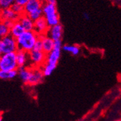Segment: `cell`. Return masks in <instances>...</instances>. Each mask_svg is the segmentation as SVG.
<instances>
[{"label": "cell", "mask_w": 121, "mask_h": 121, "mask_svg": "<svg viewBox=\"0 0 121 121\" xmlns=\"http://www.w3.org/2000/svg\"><path fill=\"white\" fill-rule=\"evenodd\" d=\"M39 39V35L33 31H25L23 34L17 38L18 49L26 52H30L34 48L36 41Z\"/></svg>", "instance_id": "cell-1"}, {"label": "cell", "mask_w": 121, "mask_h": 121, "mask_svg": "<svg viewBox=\"0 0 121 121\" xmlns=\"http://www.w3.org/2000/svg\"><path fill=\"white\" fill-rule=\"evenodd\" d=\"M42 11L43 17L46 19L47 23L49 27L56 26L60 23V17L56 5L45 2L43 3L42 7Z\"/></svg>", "instance_id": "cell-2"}, {"label": "cell", "mask_w": 121, "mask_h": 121, "mask_svg": "<svg viewBox=\"0 0 121 121\" xmlns=\"http://www.w3.org/2000/svg\"><path fill=\"white\" fill-rule=\"evenodd\" d=\"M0 60H1V65H0L1 70L11 71L19 68L17 62L16 52L3 54L0 57Z\"/></svg>", "instance_id": "cell-3"}, {"label": "cell", "mask_w": 121, "mask_h": 121, "mask_svg": "<svg viewBox=\"0 0 121 121\" xmlns=\"http://www.w3.org/2000/svg\"><path fill=\"white\" fill-rule=\"evenodd\" d=\"M29 62L33 68H40L46 63L47 54L43 51L33 49L28 52Z\"/></svg>", "instance_id": "cell-4"}, {"label": "cell", "mask_w": 121, "mask_h": 121, "mask_svg": "<svg viewBox=\"0 0 121 121\" xmlns=\"http://www.w3.org/2000/svg\"><path fill=\"white\" fill-rule=\"evenodd\" d=\"M62 41H54V47L53 50L48 54H47L46 63L51 64L53 65H57V63L60 59L61 53L62 50Z\"/></svg>", "instance_id": "cell-5"}, {"label": "cell", "mask_w": 121, "mask_h": 121, "mask_svg": "<svg viewBox=\"0 0 121 121\" xmlns=\"http://www.w3.org/2000/svg\"><path fill=\"white\" fill-rule=\"evenodd\" d=\"M2 49L3 54L16 52L18 50L17 39L10 34L4 37L1 40Z\"/></svg>", "instance_id": "cell-6"}, {"label": "cell", "mask_w": 121, "mask_h": 121, "mask_svg": "<svg viewBox=\"0 0 121 121\" xmlns=\"http://www.w3.org/2000/svg\"><path fill=\"white\" fill-rule=\"evenodd\" d=\"M43 78L44 75L40 68H32L30 77L28 84L30 86L38 85L43 81Z\"/></svg>", "instance_id": "cell-7"}, {"label": "cell", "mask_w": 121, "mask_h": 121, "mask_svg": "<svg viewBox=\"0 0 121 121\" xmlns=\"http://www.w3.org/2000/svg\"><path fill=\"white\" fill-rule=\"evenodd\" d=\"M63 35V27L59 23L56 26L49 27L47 36L51 38L54 41H61Z\"/></svg>", "instance_id": "cell-8"}, {"label": "cell", "mask_w": 121, "mask_h": 121, "mask_svg": "<svg viewBox=\"0 0 121 121\" xmlns=\"http://www.w3.org/2000/svg\"><path fill=\"white\" fill-rule=\"evenodd\" d=\"M49 28V26L47 23L46 19L43 17H41L40 19L34 22V31L39 36L47 35Z\"/></svg>", "instance_id": "cell-9"}, {"label": "cell", "mask_w": 121, "mask_h": 121, "mask_svg": "<svg viewBox=\"0 0 121 121\" xmlns=\"http://www.w3.org/2000/svg\"><path fill=\"white\" fill-rule=\"evenodd\" d=\"M43 5V2L41 0H30L27 4L24 7L25 14L29 15L33 12L42 9Z\"/></svg>", "instance_id": "cell-10"}, {"label": "cell", "mask_w": 121, "mask_h": 121, "mask_svg": "<svg viewBox=\"0 0 121 121\" xmlns=\"http://www.w3.org/2000/svg\"><path fill=\"white\" fill-rule=\"evenodd\" d=\"M18 21L23 26L25 31L34 30V21L32 20L27 14H23L20 16Z\"/></svg>", "instance_id": "cell-11"}, {"label": "cell", "mask_w": 121, "mask_h": 121, "mask_svg": "<svg viewBox=\"0 0 121 121\" xmlns=\"http://www.w3.org/2000/svg\"><path fill=\"white\" fill-rule=\"evenodd\" d=\"M20 16L15 14L11 8L1 9L0 11V20H11V21H17Z\"/></svg>", "instance_id": "cell-12"}, {"label": "cell", "mask_w": 121, "mask_h": 121, "mask_svg": "<svg viewBox=\"0 0 121 121\" xmlns=\"http://www.w3.org/2000/svg\"><path fill=\"white\" fill-rule=\"evenodd\" d=\"M39 38L41 39V40L42 41L43 52H44L46 54H49L54 49V41L47 35L39 36Z\"/></svg>", "instance_id": "cell-13"}, {"label": "cell", "mask_w": 121, "mask_h": 121, "mask_svg": "<svg viewBox=\"0 0 121 121\" xmlns=\"http://www.w3.org/2000/svg\"><path fill=\"white\" fill-rule=\"evenodd\" d=\"M16 58L19 68L26 67L28 62H29L28 52L18 49L16 52Z\"/></svg>", "instance_id": "cell-14"}, {"label": "cell", "mask_w": 121, "mask_h": 121, "mask_svg": "<svg viewBox=\"0 0 121 121\" xmlns=\"http://www.w3.org/2000/svg\"><path fill=\"white\" fill-rule=\"evenodd\" d=\"M18 77L20 81L25 84H28L30 74H31V68L28 67H23L18 68Z\"/></svg>", "instance_id": "cell-15"}, {"label": "cell", "mask_w": 121, "mask_h": 121, "mask_svg": "<svg viewBox=\"0 0 121 121\" xmlns=\"http://www.w3.org/2000/svg\"><path fill=\"white\" fill-rule=\"evenodd\" d=\"M24 32H25V30L23 29V26H22L20 22L17 20V21H15L13 23V26L10 28L9 34L12 36H13L14 38L17 39L23 34Z\"/></svg>", "instance_id": "cell-16"}, {"label": "cell", "mask_w": 121, "mask_h": 121, "mask_svg": "<svg viewBox=\"0 0 121 121\" xmlns=\"http://www.w3.org/2000/svg\"><path fill=\"white\" fill-rule=\"evenodd\" d=\"M18 70V69H17ZM14 70L11 71H4L0 70V79L12 80L18 76V70Z\"/></svg>", "instance_id": "cell-17"}, {"label": "cell", "mask_w": 121, "mask_h": 121, "mask_svg": "<svg viewBox=\"0 0 121 121\" xmlns=\"http://www.w3.org/2000/svg\"><path fill=\"white\" fill-rule=\"evenodd\" d=\"M62 50L65 52H68L73 56H78L81 52V49L77 45L65 44L62 46Z\"/></svg>", "instance_id": "cell-18"}, {"label": "cell", "mask_w": 121, "mask_h": 121, "mask_svg": "<svg viewBox=\"0 0 121 121\" xmlns=\"http://www.w3.org/2000/svg\"><path fill=\"white\" fill-rule=\"evenodd\" d=\"M56 68H57V65H53L51 64L45 63L42 66V68L41 69L42 70V73L43 75H44V77H49L53 73L54 70H55Z\"/></svg>", "instance_id": "cell-19"}, {"label": "cell", "mask_w": 121, "mask_h": 121, "mask_svg": "<svg viewBox=\"0 0 121 121\" xmlns=\"http://www.w3.org/2000/svg\"><path fill=\"white\" fill-rule=\"evenodd\" d=\"M10 28H8L4 23L3 21L0 20V40L4 37L9 35Z\"/></svg>", "instance_id": "cell-20"}, {"label": "cell", "mask_w": 121, "mask_h": 121, "mask_svg": "<svg viewBox=\"0 0 121 121\" xmlns=\"http://www.w3.org/2000/svg\"><path fill=\"white\" fill-rule=\"evenodd\" d=\"M15 0H0V9H4L11 8L14 4Z\"/></svg>", "instance_id": "cell-21"}, {"label": "cell", "mask_w": 121, "mask_h": 121, "mask_svg": "<svg viewBox=\"0 0 121 121\" xmlns=\"http://www.w3.org/2000/svg\"><path fill=\"white\" fill-rule=\"evenodd\" d=\"M11 9L13 10V12L18 15L19 16L25 14V10H24V7L23 6H20L19 4H14L12 7H11Z\"/></svg>", "instance_id": "cell-22"}, {"label": "cell", "mask_w": 121, "mask_h": 121, "mask_svg": "<svg viewBox=\"0 0 121 121\" xmlns=\"http://www.w3.org/2000/svg\"><path fill=\"white\" fill-rule=\"evenodd\" d=\"M28 16L30 17V19L32 20H34V22L36 21L37 20L40 19L41 17H43V11L42 9H40L37 11H35V12H33L30 14L28 15Z\"/></svg>", "instance_id": "cell-23"}, {"label": "cell", "mask_w": 121, "mask_h": 121, "mask_svg": "<svg viewBox=\"0 0 121 121\" xmlns=\"http://www.w3.org/2000/svg\"><path fill=\"white\" fill-rule=\"evenodd\" d=\"M34 49L35 50H38V51H43V47H42V41L41 40V39L39 38L38 39V41H36V44L34 46Z\"/></svg>", "instance_id": "cell-24"}, {"label": "cell", "mask_w": 121, "mask_h": 121, "mask_svg": "<svg viewBox=\"0 0 121 121\" xmlns=\"http://www.w3.org/2000/svg\"><path fill=\"white\" fill-rule=\"evenodd\" d=\"M29 1H30V0H15V3L17 4H19L20 6L25 7Z\"/></svg>", "instance_id": "cell-25"}, {"label": "cell", "mask_w": 121, "mask_h": 121, "mask_svg": "<svg viewBox=\"0 0 121 121\" xmlns=\"http://www.w3.org/2000/svg\"><path fill=\"white\" fill-rule=\"evenodd\" d=\"M3 23L8 27V28H11L13 26V23H15V22H13V21H11V20H3Z\"/></svg>", "instance_id": "cell-26"}, {"label": "cell", "mask_w": 121, "mask_h": 121, "mask_svg": "<svg viewBox=\"0 0 121 121\" xmlns=\"http://www.w3.org/2000/svg\"><path fill=\"white\" fill-rule=\"evenodd\" d=\"M47 3L51 4H54V5H56L57 4V0H48Z\"/></svg>", "instance_id": "cell-27"}, {"label": "cell", "mask_w": 121, "mask_h": 121, "mask_svg": "<svg viewBox=\"0 0 121 121\" xmlns=\"http://www.w3.org/2000/svg\"><path fill=\"white\" fill-rule=\"evenodd\" d=\"M83 17L86 19V20H89V14H88L87 13H83Z\"/></svg>", "instance_id": "cell-28"}, {"label": "cell", "mask_w": 121, "mask_h": 121, "mask_svg": "<svg viewBox=\"0 0 121 121\" xmlns=\"http://www.w3.org/2000/svg\"><path fill=\"white\" fill-rule=\"evenodd\" d=\"M2 54H3V52H2V43H1V41H0V57H2Z\"/></svg>", "instance_id": "cell-29"}, {"label": "cell", "mask_w": 121, "mask_h": 121, "mask_svg": "<svg viewBox=\"0 0 121 121\" xmlns=\"http://www.w3.org/2000/svg\"><path fill=\"white\" fill-rule=\"evenodd\" d=\"M41 1L43 2H48V0H41Z\"/></svg>", "instance_id": "cell-30"}, {"label": "cell", "mask_w": 121, "mask_h": 121, "mask_svg": "<svg viewBox=\"0 0 121 121\" xmlns=\"http://www.w3.org/2000/svg\"><path fill=\"white\" fill-rule=\"evenodd\" d=\"M0 121H2V117L0 116Z\"/></svg>", "instance_id": "cell-31"}, {"label": "cell", "mask_w": 121, "mask_h": 121, "mask_svg": "<svg viewBox=\"0 0 121 121\" xmlns=\"http://www.w3.org/2000/svg\"><path fill=\"white\" fill-rule=\"evenodd\" d=\"M119 80H120V81L121 82V75H120V77H119Z\"/></svg>", "instance_id": "cell-32"}, {"label": "cell", "mask_w": 121, "mask_h": 121, "mask_svg": "<svg viewBox=\"0 0 121 121\" xmlns=\"http://www.w3.org/2000/svg\"><path fill=\"white\" fill-rule=\"evenodd\" d=\"M0 116H2V112L0 111Z\"/></svg>", "instance_id": "cell-33"}, {"label": "cell", "mask_w": 121, "mask_h": 121, "mask_svg": "<svg viewBox=\"0 0 121 121\" xmlns=\"http://www.w3.org/2000/svg\"><path fill=\"white\" fill-rule=\"evenodd\" d=\"M115 121H121V120H115Z\"/></svg>", "instance_id": "cell-34"}, {"label": "cell", "mask_w": 121, "mask_h": 121, "mask_svg": "<svg viewBox=\"0 0 121 121\" xmlns=\"http://www.w3.org/2000/svg\"><path fill=\"white\" fill-rule=\"evenodd\" d=\"M0 65H1V60H0Z\"/></svg>", "instance_id": "cell-35"}]
</instances>
